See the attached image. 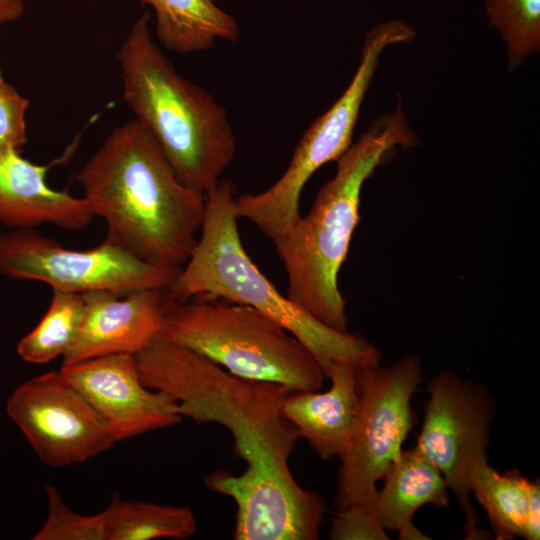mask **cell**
I'll return each mask as SVG.
<instances>
[{
  "label": "cell",
  "instance_id": "7",
  "mask_svg": "<svg viewBox=\"0 0 540 540\" xmlns=\"http://www.w3.org/2000/svg\"><path fill=\"white\" fill-rule=\"evenodd\" d=\"M414 35L413 29L401 21L380 24L367 34L360 63L345 91L308 127L275 183L260 193L236 196L238 218L250 220L271 240L299 220V199L308 179L352 145L361 105L381 53L390 45L410 41Z\"/></svg>",
  "mask_w": 540,
  "mask_h": 540
},
{
  "label": "cell",
  "instance_id": "19",
  "mask_svg": "<svg viewBox=\"0 0 540 540\" xmlns=\"http://www.w3.org/2000/svg\"><path fill=\"white\" fill-rule=\"evenodd\" d=\"M107 507V540H184L197 532L196 518L187 507L121 500L119 495Z\"/></svg>",
  "mask_w": 540,
  "mask_h": 540
},
{
  "label": "cell",
  "instance_id": "13",
  "mask_svg": "<svg viewBox=\"0 0 540 540\" xmlns=\"http://www.w3.org/2000/svg\"><path fill=\"white\" fill-rule=\"evenodd\" d=\"M82 296V323L62 365L105 355H137L158 338L174 301L168 287L127 293L90 291Z\"/></svg>",
  "mask_w": 540,
  "mask_h": 540
},
{
  "label": "cell",
  "instance_id": "17",
  "mask_svg": "<svg viewBox=\"0 0 540 540\" xmlns=\"http://www.w3.org/2000/svg\"><path fill=\"white\" fill-rule=\"evenodd\" d=\"M155 12L158 41L168 50L189 54L211 48L216 41L236 42V19L214 0H139Z\"/></svg>",
  "mask_w": 540,
  "mask_h": 540
},
{
  "label": "cell",
  "instance_id": "10",
  "mask_svg": "<svg viewBox=\"0 0 540 540\" xmlns=\"http://www.w3.org/2000/svg\"><path fill=\"white\" fill-rule=\"evenodd\" d=\"M429 399L414 446L442 474L465 515L467 539L483 538L478 515L470 502L475 467L487 458L496 401L482 384L462 380L442 370L428 383Z\"/></svg>",
  "mask_w": 540,
  "mask_h": 540
},
{
  "label": "cell",
  "instance_id": "18",
  "mask_svg": "<svg viewBox=\"0 0 540 540\" xmlns=\"http://www.w3.org/2000/svg\"><path fill=\"white\" fill-rule=\"evenodd\" d=\"M531 483L519 470L500 473L488 461L473 470L471 492L485 509L497 540L523 537Z\"/></svg>",
  "mask_w": 540,
  "mask_h": 540
},
{
  "label": "cell",
  "instance_id": "14",
  "mask_svg": "<svg viewBox=\"0 0 540 540\" xmlns=\"http://www.w3.org/2000/svg\"><path fill=\"white\" fill-rule=\"evenodd\" d=\"M50 166L33 163L18 150L0 153V223L13 230L48 224L67 231L92 223L95 217L83 197L48 185Z\"/></svg>",
  "mask_w": 540,
  "mask_h": 540
},
{
  "label": "cell",
  "instance_id": "6",
  "mask_svg": "<svg viewBox=\"0 0 540 540\" xmlns=\"http://www.w3.org/2000/svg\"><path fill=\"white\" fill-rule=\"evenodd\" d=\"M157 339L209 359L251 380L315 391L326 378L309 350L281 324L245 304L207 295L174 300Z\"/></svg>",
  "mask_w": 540,
  "mask_h": 540
},
{
  "label": "cell",
  "instance_id": "8",
  "mask_svg": "<svg viewBox=\"0 0 540 540\" xmlns=\"http://www.w3.org/2000/svg\"><path fill=\"white\" fill-rule=\"evenodd\" d=\"M359 405L356 423L341 467L334 499L336 512L353 505L372 506L376 483L398 459L411 432V400L423 379L418 356L392 365H358Z\"/></svg>",
  "mask_w": 540,
  "mask_h": 540
},
{
  "label": "cell",
  "instance_id": "20",
  "mask_svg": "<svg viewBox=\"0 0 540 540\" xmlns=\"http://www.w3.org/2000/svg\"><path fill=\"white\" fill-rule=\"evenodd\" d=\"M83 313L82 294L53 290L44 316L18 342V355L33 364H46L58 357L63 358L77 337Z\"/></svg>",
  "mask_w": 540,
  "mask_h": 540
},
{
  "label": "cell",
  "instance_id": "16",
  "mask_svg": "<svg viewBox=\"0 0 540 540\" xmlns=\"http://www.w3.org/2000/svg\"><path fill=\"white\" fill-rule=\"evenodd\" d=\"M372 509L385 530L397 531L401 540L431 539L413 523L424 505H449L448 486L440 471L415 447L401 451L384 475Z\"/></svg>",
  "mask_w": 540,
  "mask_h": 540
},
{
  "label": "cell",
  "instance_id": "26",
  "mask_svg": "<svg viewBox=\"0 0 540 540\" xmlns=\"http://www.w3.org/2000/svg\"><path fill=\"white\" fill-rule=\"evenodd\" d=\"M24 0H0V24L18 20L24 13Z\"/></svg>",
  "mask_w": 540,
  "mask_h": 540
},
{
  "label": "cell",
  "instance_id": "24",
  "mask_svg": "<svg viewBox=\"0 0 540 540\" xmlns=\"http://www.w3.org/2000/svg\"><path fill=\"white\" fill-rule=\"evenodd\" d=\"M329 536L334 540H389L372 507L353 505L336 512Z\"/></svg>",
  "mask_w": 540,
  "mask_h": 540
},
{
  "label": "cell",
  "instance_id": "22",
  "mask_svg": "<svg viewBox=\"0 0 540 540\" xmlns=\"http://www.w3.org/2000/svg\"><path fill=\"white\" fill-rule=\"evenodd\" d=\"M48 514L33 540H107L109 510L84 515L70 509L58 490L46 485Z\"/></svg>",
  "mask_w": 540,
  "mask_h": 540
},
{
  "label": "cell",
  "instance_id": "1",
  "mask_svg": "<svg viewBox=\"0 0 540 540\" xmlns=\"http://www.w3.org/2000/svg\"><path fill=\"white\" fill-rule=\"evenodd\" d=\"M143 384L171 396L182 417L217 423L233 436L246 469L208 474L209 490L236 506L235 540H316L324 499L302 488L289 467L300 438L282 413L286 386L236 376L181 345L156 339L135 355Z\"/></svg>",
  "mask_w": 540,
  "mask_h": 540
},
{
  "label": "cell",
  "instance_id": "15",
  "mask_svg": "<svg viewBox=\"0 0 540 540\" xmlns=\"http://www.w3.org/2000/svg\"><path fill=\"white\" fill-rule=\"evenodd\" d=\"M357 366L333 362L327 391H294L282 405L284 417L323 460L341 458L349 446L359 405Z\"/></svg>",
  "mask_w": 540,
  "mask_h": 540
},
{
  "label": "cell",
  "instance_id": "27",
  "mask_svg": "<svg viewBox=\"0 0 540 540\" xmlns=\"http://www.w3.org/2000/svg\"><path fill=\"white\" fill-rule=\"evenodd\" d=\"M4 79L3 78V75H2V72H1V69H0V80Z\"/></svg>",
  "mask_w": 540,
  "mask_h": 540
},
{
  "label": "cell",
  "instance_id": "9",
  "mask_svg": "<svg viewBox=\"0 0 540 540\" xmlns=\"http://www.w3.org/2000/svg\"><path fill=\"white\" fill-rule=\"evenodd\" d=\"M180 269L146 262L107 239L91 249L74 250L35 229L0 235V274L40 281L55 291L127 293L165 288Z\"/></svg>",
  "mask_w": 540,
  "mask_h": 540
},
{
  "label": "cell",
  "instance_id": "25",
  "mask_svg": "<svg viewBox=\"0 0 540 540\" xmlns=\"http://www.w3.org/2000/svg\"><path fill=\"white\" fill-rule=\"evenodd\" d=\"M523 537L527 540L540 538V481L535 479L531 483L530 499L527 509Z\"/></svg>",
  "mask_w": 540,
  "mask_h": 540
},
{
  "label": "cell",
  "instance_id": "3",
  "mask_svg": "<svg viewBox=\"0 0 540 540\" xmlns=\"http://www.w3.org/2000/svg\"><path fill=\"white\" fill-rule=\"evenodd\" d=\"M416 143L401 109L379 118L336 160L335 175L308 214L272 240L286 270L287 297L336 331L348 332L338 273L360 219L362 186L390 150Z\"/></svg>",
  "mask_w": 540,
  "mask_h": 540
},
{
  "label": "cell",
  "instance_id": "5",
  "mask_svg": "<svg viewBox=\"0 0 540 540\" xmlns=\"http://www.w3.org/2000/svg\"><path fill=\"white\" fill-rule=\"evenodd\" d=\"M206 197L201 234L168 286L173 300L207 295L249 305L295 336L315 357L325 376L335 361L379 364V350L362 336L336 331L282 295L245 251L238 231L236 187L220 179Z\"/></svg>",
  "mask_w": 540,
  "mask_h": 540
},
{
  "label": "cell",
  "instance_id": "11",
  "mask_svg": "<svg viewBox=\"0 0 540 540\" xmlns=\"http://www.w3.org/2000/svg\"><path fill=\"white\" fill-rule=\"evenodd\" d=\"M6 411L50 467L82 463L116 443L102 418L59 370L18 386L7 400Z\"/></svg>",
  "mask_w": 540,
  "mask_h": 540
},
{
  "label": "cell",
  "instance_id": "21",
  "mask_svg": "<svg viewBox=\"0 0 540 540\" xmlns=\"http://www.w3.org/2000/svg\"><path fill=\"white\" fill-rule=\"evenodd\" d=\"M490 23L507 44L514 70L540 49V0H486Z\"/></svg>",
  "mask_w": 540,
  "mask_h": 540
},
{
  "label": "cell",
  "instance_id": "23",
  "mask_svg": "<svg viewBox=\"0 0 540 540\" xmlns=\"http://www.w3.org/2000/svg\"><path fill=\"white\" fill-rule=\"evenodd\" d=\"M29 100L4 79L0 80V153L21 151L27 142L25 115Z\"/></svg>",
  "mask_w": 540,
  "mask_h": 540
},
{
  "label": "cell",
  "instance_id": "2",
  "mask_svg": "<svg viewBox=\"0 0 540 540\" xmlns=\"http://www.w3.org/2000/svg\"><path fill=\"white\" fill-rule=\"evenodd\" d=\"M76 180L94 217L106 224L105 239L152 264L181 268L187 262L205 194L178 178L136 120L111 131Z\"/></svg>",
  "mask_w": 540,
  "mask_h": 540
},
{
  "label": "cell",
  "instance_id": "4",
  "mask_svg": "<svg viewBox=\"0 0 540 540\" xmlns=\"http://www.w3.org/2000/svg\"><path fill=\"white\" fill-rule=\"evenodd\" d=\"M149 19L142 14L120 47L123 96L178 178L205 194L232 162L235 135L224 107L179 74L154 42Z\"/></svg>",
  "mask_w": 540,
  "mask_h": 540
},
{
  "label": "cell",
  "instance_id": "12",
  "mask_svg": "<svg viewBox=\"0 0 540 540\" xmlns=\"http://www.w3.org/2000/svg\"><path fill=\"white\" fill-rule=\"evenodd\" d=\"M59 372L102 418L116 443L183 420L171 396L143 384L134 355L89 358L61 365Z\"/></svg>",
  "mask_w": 540,
  "mask_h": 540
}]
</instances>
